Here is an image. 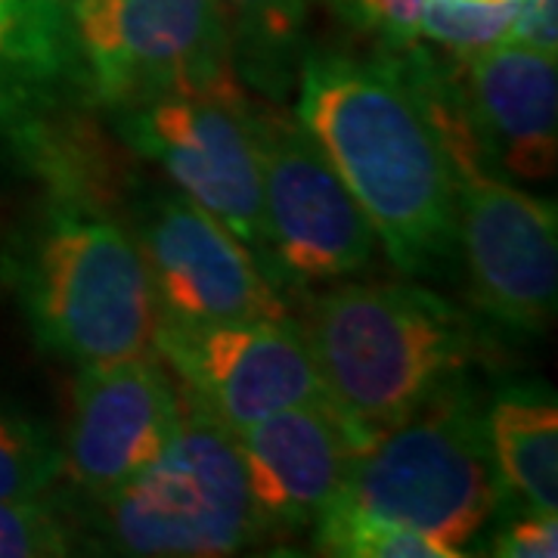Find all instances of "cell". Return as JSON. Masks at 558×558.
<instances>
[{"instance_id":"cell-19","label":"cell","mask_w":558,"mask_h":558,"mask_svg":"<svg viewBox=\"0 0 558 558\" xmlns=\"http://www.w3.org/2000/svg\"><path fill=\"white\" fill-rule=\"evenodd\" d=\"M519 0L472 3V0H428L418 22V38H428L453 57H469L512 38Z\"/></svg>"},{"instance_id":"cell-2","label":"cell","mask_w":558,"mask_h":558,"mask_svg":"<svg viewBox=\"0 0 558 558\" xmlns=\"http://www.w3.org/2000/svg\"><path fill=\"white\" fill-rule=\"evenodd\" d=\"M301 329L326 403L357 447L469 376L484 351L475 317L416 282L332 286Z\"/></svg>"},{"instance_id":"cell-3","label":"cell","mask_w":558,"mask_h":558,"mask_svg":"<svg viewBox=\"0 0 558 558\" xmlns=\"http://www.w3.org/2000/svg\"><path fill=\"white\" fill-rule=\"evenodd\" d=\"M3 277L40 348L78 369L153 351L159 307L146 260L94 202L57 196L7 248Z\"/></svg>"},{"instance_id":"cell-10","label":"cell","mask_w":558,"mask_h":558,"mask_svg":"<svg viewBox=\"0 0 558 558\" xmlns=\"http://www.w3.org/2000/svg\"><path fill=\"white\" fill-rule=\"evenodd\" d=\"M459 260L484 317L512 336H543L558 304L556 202L487 168L457 171Z\"/></svg>"},{"instance_id":"cell-14","label":"cell","mask_w":558,"mask_h":558,"mask_svg":"<svg viewBox=\"0 0 558 558\" xmlns=\"http://www.w3.org/2000/svg\"><path fill=\"white\" fill-rule=\"evenodd\" d=\"M264 527L311 531L344 494L357 440L329 403L279 410L233 432Z\"/></svg>"},{"instance_id":"cell-15","label":"cell","mask_w":558,"mask_h":558,"mask_svg":"<svg viewBox=\"0 0 558 558\" xmlns=\"http://www.w3.org/2000/svg\"><path fill=\"white\" fill-rule=\"evenodd\" d=\"M484 435L502 497L515 509H558V403L543 385H509L484 403Z\"/></svg>"},{"instance_id":"cell-9","label":"cell","mask_w":558,"mask_h":558,"mask_svg":"<svg viewBox=\"0 0 558 558\" xmlns=\"http://www.w3.org/2000/svg\"><path fill=\"white\" fill-rule=\"evenodd\" d=\"M128 230L146 260L159 319L208 326L289 317L260 260L178 186L140 196Z\"/></svg>"},{"instance_id":"cell-8","label":"cell","mask_w":558,"mask_h":558,"mask_svg":"<svg viewBox=\"0 0 558 558\" xmlns=\"http://www.w3.org/2000/svg\"><path fill=\"white\" fill-rule=\"evenodd\" d=\"M65 20L81 78L109 109L236 75L218 0H69Z\"/></svg>"},{"instance_id":"cell-23","label":"cell","mask_w":558,"mask_h":558,"mask_svg":"<svg viewBox=\"0 0 558 558\" xmlns=\"http://www.w3.org/2000/svg\"><path fill=\"white\" fill-rule=\"evenodd\" d=\"M515 44L534 47L539 53L556 57L558 50V0H519L515 13V28L512 38Z\"/></svg>"},{"instance_id":"cell-22","label":"cell","mask_w":558,"mask_h":558,"mask_svg":"<svg viewBox=\"0 0 558 558\" xmlns=\"http://www.w3.org/2000/svg\"><path fill=\"white\" fill-rule=\"evenodd\" d=\"M428 0H366V32L379 35L388 50L418 40V22Z\"/></svg>"},{"instance_id":"cell-4","label":"cell","mask_w":558,"mask_h":558,"mask_svg":"<svg viewBox=\"0 0 558 558\" xmlns=\"http://www.w3.org/2000/svg\"><path fill=\"white\" fill-rule=\"evenodd\" d=\"M502 487L484 435V400L459 376L354 457L341 502L465 556Z\"/></svg>"},{"instance_id":"cell-21","label":"cell","mask_w":558,"mask_h":558,"mask_svg":"<svg viewBox=\"0 0 558 558\" xmlns=\"http://www.w3.org/2000/svg\"><path fill=\"white\" fill-rule=\"evenodd\" d=\"M494 556L502 558H556L558 556V519L556 512H531L519 509L494 537Z\"/></svg>"},{"instance_id":"cell-11","label":"cell","mask_w":558,"mask_h":558,"mask_svg":"<svg viewBox=\"0 0 558 558\" xmlns=\"http://www.w3.org/2000/svg\"><path fill=\"white\" fill-rule=\"evenodd\" d=\"M153 348L183 391L230 432L279 410L326 403L317 360L292 317L208 326L156 319Z\"/></svg>"},{"instance_id":"cell-20","label":"cell","mask_w":558,"mask_h":558,"mask_svg":"<svg viewBox=\"0 0 558 558\" xmlns=\"http://www.w3.org/2000/svg\"><path fill=\"white\" fill-rule=\"evenodd\" d=\"M72 531L40 497L0 499V558L69 556Z\"/></svg>"},{"instance_id":"cell-1","label":"cell","mask_w":558,"mask_h":558,"mask_svg":"<svg viewBox=\"0 0 558 558\" xmlns=\"http://www.w3.org/2000/svg\"><path fill=\"white\" fill-rule=\"evenodd\" d=\"M295 119L332 161L400 274L444 277L457 267V171L395 50L379 60L301 57Z\"/></svg>"},{"instance_id":"cell-12","label":"cell","mask_w":558,"mask_h":558,"mask_svg":"<svg viewBox=\"0 0 558 558\" xmlns=\"http://www.w3.org/2000/svg\"><path fill=\"white\" fill-rule=\"evenodd\" d=\"M183 398L146 357L81 366L62 444V472L87 502L137 478L174 440Z\"/></svg>"},{"instance_id":"cell-16","label":"cell","mask_w":558,"mask_h":558,"mask_svg":"<svg viewBox=\"0 0 558 558\" xmlns=\"http://www.w3.org/2000/svg\"><path fill=\"white\" fill-rule=\"evenodd\" d=\"M240 78L279 94L299 72V47L311 0H218Z\"/></svg>"},{"instance_id":"cell-18","label":"cell","mask_w":558,"mask_h":558,"mask_svg":"<svg viewBox=\"0 0 558 558\" xmlns=\"http://www.w3.org/2000/svg\"><path fill=\"white\" fill-rule=\"evenodd\" d=\"M311 534H314V546L326 556L453 558L444 546L422 537L416 531L391 524V521L373 519L366 512L351 509L341 499L311 527Z\"/></svg>"},{"instance_id":"cell-13","label":"cell","mask_w":558,"mask_h":558,"mask_svg":"<svg viewBox=\"0 0 558 558\" xmlns=\"http://www.w3.org/2000/svg\"><path fill=\"white\" fill-rule=\"evenodd\" d=\"M447 75L487 171L512 183L556 178V57L502 40L478 53L453 57Z\"/></svg>"},{"instance_id":"cell-26","label":"cell","mask_w":558,"mask_h":558,"mask_svg":"<svg viewBox=\"0 0 558 558\" xmlns=\"http://www.w3.org/2000/svg\"><path fill=\"white\" fill-rule=\"evenodd\" d=\"M472 3H506V0H472Z\"/></svg>"},{"instance_id":"cell-24","label":"cell","mask_w":558,"mask_h":558,"mask_svg":"<svg viewBox=\"0 0 558 558\" xmlns=\"http://www.w3.org/2000/svg\"><path fill=\"white\" fill-rule=\"evenodd\" d=\"M25 3L28 0H0V69L10 57L13 44L20 38L22 20H25Z\"/></svg>"},{"instance_id":"cell-5","label":"cell","mask_w":558,"mask_h":558,"mask_svg":"<svg viewBox=\"0 0 558 558\" xmlns=\"http://www.w3.org/2000/svg\"><path fill=\"white\" fill-rule=\"evenodd\" d=\"M87 524L102 549L143 558L233 556L267 534L233 432L186 391L174 440L137 478L90 502Z\"/></svg>"},{"instance_id":"cell-17","label":"cell","mask_w":558,"mask_h":558,"mask_svg":"<svg viewBox=\"0 0 558 558\" xmlns=\"http://www.w3.org/2000/svg\"><path fill=\"white\" fill-rule=\"evenodd\" d=\"M62 475V447L35 413L0 398V499L44 497Z\"/></svg>"},{"instance_id":"cell-27","label":"cell","mask_w":558,"mask_h":558,"mask_svg":"<svg viewBox=\"0 0 558 558\" xmlns=\"http://www.w3.org/2000/svg\"><path fill=\"white\" fill-rule=\"evenodd\" d=\"M60 3H69V0H60Z\"/></svg>"},{"instance_id":"cell-7","label":"cell","mask_w":558,"mask_h":558,"mask_svg":"<svg viewBox=\"0 0 558 558\" xmlns=\"http://www.w3.org/2000/svg\"><path fill=\"white\" fill-rule=\"evenodd\" d=\"M255 131L267 274L299 286L360 274L379 240L317 140L282 109H255Z\"/></svg>"},{"instance_id":"cell-25","label":"cell","mask_w":558,"mask_h":558,"mask_svg":"<svg viewBox=\"0 0 558 558\" xmlns=\"http://www.w3.org/2000/svg\"><path fill=\"white\" fill-rule=\"evenodd\" d=\"M341 20L357 25V28H366V0H326Z\"/></svg>"},{"instance_id":"cell-6","label":"cell","mask_w":558,"mask_h":558,"mask_svg":"<svg viewBox=\"0 0 558 558\" xmlns=\"http://www.w3.org/2000/svg\"><path fill=\"white\" fill-rule=\"evenodd\" d=\"M112 119L137 156L156 161L264 267L258 131L240 75L121 102Z\"/></svg>"}]
</instances>
